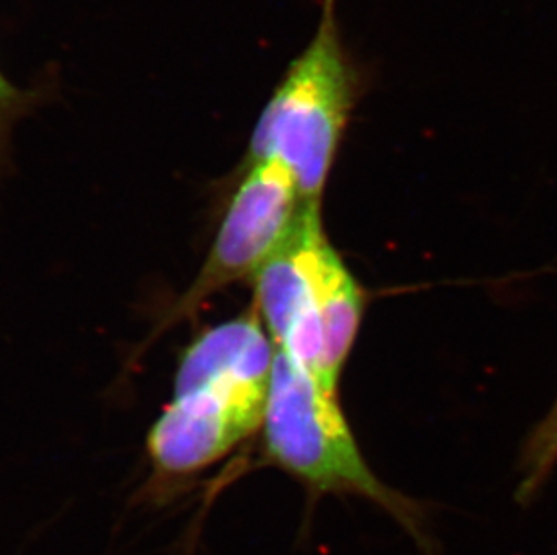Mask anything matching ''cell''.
<instances>
[{
	"label": "cell",
	"instance_id": "obj_8",
	"mask_svg": "<svg viewBox=\"0 0 557 555\" xmlns=\"http://www.w3.org/2000/svg\"><path fill=\"white\" fill-rule=\"evenodd\" d=\"M40 100V92L18 89L0 71V178L10 166L13 128L22 118L32 114Z\"/></svg>",
	"mask_w": 557,
	"mask_h": 555
},
{
	"label": "cell",
	"instance_id": "obj_5",
	"mask_svg": "<svg viewBox=\"0 0 557 555\" xmlns=\"http://www.w3.org/2000/svg\"><path fill=\"white\" fill-rule=\"evenodd\" d=\"M323 233L320 202H306L289 235L252 276V305L276 350L304 365L318 381L323 370V331L315 305L312 257Z\"/></svg>",
	"mask_w": 557,
	"mask_h": 555
},
{
	"label": "cell",
	"instance_id": "obj_4",
	"mask_svg": "<svg viewBox=\"0 0 557 555\" xmlns=\"http://www.w3.org/2000/svg\"><path fill=\"white\" fill-rule=\"evenodd\" d=\"M304 205L295 175L285 164L276 159L246 164L205 266L145 346L197 314L222 288L252 280L289 235Z\"/></svg>",
	"mask_w": 557,
	"mask_h": 555
},
{
	"label": "cell",
	"instance_id": "obj_1",
	"mask_svg": "<svg viewBox=\"0 0 557 555\" xmlns=\"http://www.w3.org/2000/svg\"><path fill=\"white\" fill-rule=\"evenodd\" d=\"M276 346L255 305L197 337L181 357L174 398L148 431L158 477H191L262 428Z\"/></svg>",
	"mask_w": 557,
	"mask_h": 555
},
{
	"label": "cell",
	"instance_id": "obj_3",
	"mask_svg": "<svg viewBox=\"0 0 557 555\" xmlns=\"http://www.w3.org/2000/svg\"><path fill=\"white\" fill-rule=\"evenodd\" d=\"M359 90L361 74L343 40L336 0H323L314 35L258 115L246 164L276 159L293 172L306 202H321Z\"/></svg>",
	"mask_w": 557,
	"mask_h": 555
},
{
	"label": "cell",
	"instance_id": "obj_2",
	"mask_svg": "<svg viewBox=\"0 0 557 555\" xmlns=\"http://www.w3.org/2000/svg\"><path fill=\"white\" fill-rule=\"evenodd\" d=\"M260 430L269 464L298 480L312 498L354 496L375 503L424 554L433 555L426 507L386 485L370 469L337 393L326 392L304 365L282 350L274 354Z\"/></svg>",
	"mask_w": 557,
	"mask_h": 555
},
{
	"label": "cell",
	"instance_id": "obj_6",
	"mask_svg": "<svg viewBox=\"0 0 557 555\" xmlns=\"http://www.w3.org/2000/svg\"><path fill=\"white\" fill-rule=\"evenodd\" d=\"M312 274L315 305L323 331V370L320 384L326 392L336 393L343 365L352 350L363 320L364 293L325 233L315 242Z\"/></svg>",
	"mask_w": 557,
	"mask_h": 555
},
{
	"label": "cell",
	"instance_id": "obj_7",
	"mask_svg": "<svg viewBox=\"0 0 557 555\" xmlns=\"http://www.w3.org/2000/svg\"><path fill=\"white\" fill-rule=\"evenodd\" d=\"M520 466L521 480L516 499L529 503L536 498L557 466V400L529 436L521 453Z\"/></svg>",
	"mask_w": 557,
	"mask_h": 555
}]
</instances>
